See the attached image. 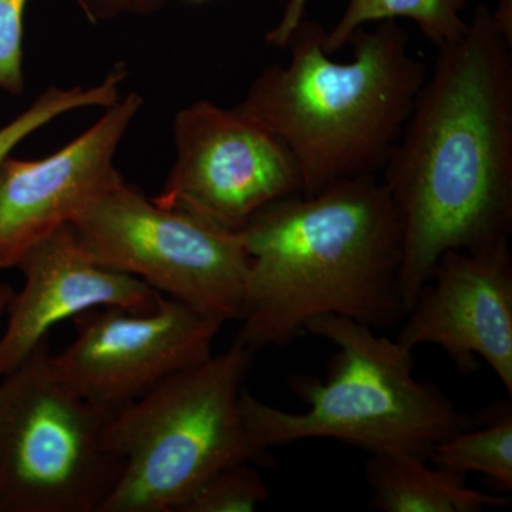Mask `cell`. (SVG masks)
Returning a JSON list of instances; mask_svg holds the SVG:
<instances>
[{
	"mask_svg": "<svg viewBox=\"0 0 512 512\" xmlns=\"http://www.w3.org/2000/svg\"><path fill=\"white\" fill-rule=\"evenodd\" d=\"M380 174L402 224L404 312L444 252L510 242L512 43L484 3L439 47Z\"/></svg>",
	"mask_w": 512,
	"mask_h": 512,
	"instance_id": "cell-1",
	"label": "cell"
},
{
	"mask_svg": "<svg viewBox=\"0 0 512 512\" xmlns=\"http://www.w3.org/2000/svg\"><path fill=\"white\" fill-rule=\"evenodd\" d=\"M241 234L249 269L235 340L252 352L288 345L316 316L372 329L406 316L402 224L379 175L272 202Z\"/></svg>",
	"mask_w": 512,
	"mask_h": 512,
	"instance_id": "cell-2",
	"label": "cell"
},
{
	"mask_svg": "<svg viewBox=\"0 0 512 512\" xmlns=\"http://www.w3.org/2000/svg\"><path fill=\"white\" fill-rule=\"evenodd\" d=\"M325 35L303 19L289 62L266 67L235 107L285 144L305 195L382 173L429 74L396 20L357 29L348 63L330 59Z\"/></svg>",
	"mask_w": 512,
	"mask_h": 512,
	"instance_id": "cell-3",
	"label": "cell"
},
{
	"mask_svg": "<svg viewBox=\"0 0 512 512\" xmlns=\"http://www.w3.org/2000/svg\"><path fill=\"white\" fill-rule=\"evenodd\" d=\"M305 332L338 348L325 379L293 376L289 386L308 409L289 413L241 390L239 409L259 450L308 439H333L370 454L429 460L440 441L476 424L434 384L413 375V352L339 315L316 316Z\"/></svg>",
	"mask_w": 512,
	"mask_h": 512,
	"instance_id": "cell-4",
	"label": "cell"
},
{
	"mask_svg": "<svg viewBox=\"0 0 512 512\" xmlns=\"http://www.w3.org/2000/svg\"><path fill=\"white\" fill-rule=\"evenodd\" d=\"M254 353L235 340L110 417L106 440L123 471L100 512H180L222 468L268 461L239 409Z\"/></svg>",
	"mask_w": 512,
	"mask_h": 512,
	"instance_id": "cell-5",
	"label": "cell"
},
{
	"mask_svg": "<svg viewBox=\"0 0 512 512\" xmlns=\"http://www.w3.org/2000/svg\"><path fill=\"white\" fill-rule=\"evenodd\" d=\"M110 417L57 375L49 338L0 377V512H100L123 471Z\"/></svg>",
	"mask_w": 512,
	"mask_h": 512,
	"instance_id": "cell-6",
	"label": "cell"
},
{
	"mask_svg": "<svg viewBox=\"0 0 512 512\" xmlns=\"http://www.w3.org/2000/svg\"><path fill=\"white\" fill-rule=\"evenodd\" d=\"M94 261L222 322L241 319L249 256L241 231L161 207L116 181L70 222Z\"/></svg>",
	"mask_w": 512,
	"mask_h": 512,
	"instance_id": "cell-7",
	"label": "cell"
},
{
	"mask_svg": "<svg viewBox=\"0 0 512 512\" xmlns=\"http://www.w3.org/2000/svg\"><path fill=\"white\" fill-rule=\"evenodd\" d=\"M173 134V170L151 198L161 207L238 232L272 202L302 194L285 144L237 109L197 101L178 111Z\"/></svg>",
	"mask_w": 512,
	"mask_h": 512,
	"instance_id": "cell-8",
	"label": "cell"
},
{
	"mask_svg": "<svg viewBox=\"0 0 512 512\" xmlns=\"http://www.w3.org/2000/svg\"><path fill=\"white\" fill-rule=\"evenodd\" d=\"M72 320L76 338L52 355L53 367L74 392L110 416L210 359L225 323L167 296L154 311L96 308Z\"/></svg>",
	"mask_w": 512,
	"mask_h": 512,
	"instance_id": "cell-9",
	"label": "cell"
},
{
	"mask_svg": "<svg viewBox=\"0 0 512 512\" xmlns=\"http://www.w3.org/2000/svg\"><path fill=\"white\" fill-rule=\"evenodd\" d=\"M404 318L396 339L404 349L439 346L461 373L476 372L484 360L511 396L510 242L444 252Z\"/></svg>",
	"mask_w": 512,
	"mask_h": 512,
	"instance_id": "cell-10",
	"label": "cell"
},
{
	"mask_svg": "<svg viewBox=\"0 0 512 512\" xmlns=\"http://www.w3.org/2000/svg\"><path fill=\"white\" fill-rule=\"evenodd\" d=\"M143 97L130 93L107 107L82 136L42 160L9 156L0 165V272L16 268L37 242L70 224L101 191L121 180L117 148Z\"/></svg>",
	"mask_w": 512,
	"mask_h": 512,
	"instance_id": "cell-11",
	"label": "cell"
},
{
	"mask_svg": "<svg viewBox=\"0 0 512 512\" xmlns=\"http://www.w3.org/2000/svg\"><path fill=\"white\" fill-rule=\"evenodd\" d=\"M16 268L25 278L13 293L0 336V377L33 352L50 330L96 308L150 312L163 298L136 276L94 261L72 224L57 228L29 249Z\"/></svg>",
	"mask_w": 512,
	"mask_h": 512,
	"instance_id": "cell-12",
	"label": "cell"
},
{
	"mask_svg": "<svg viewBox=\"0 0 512 512\" xmlns=\"http://www.w3.org/2000/svg\"><path fill=\"white\" fill-rule=\"evenodd\" d=\"M365 474L370 508L383 512H480L511 503L510 495L467 487L466 474L406 454H370Z\"/></svg>",
	"mask_w": 512,
	"mask_h": 512,
	"instance_id": "cell-13",
	"label": "cell"
},
{
	"mask_svg": "<svg viewBox=\"0 0 512 512\" xmlns=\"http://www.w3.org/2000/svg\"><path fill=\"white\" fill-rule=\"evenodd\" d=\"M467 8L468 0H349L342 18L323 37V50L329 56L335 55L367 23L399 18L413 20L424 37L439 49L467 32L468 23L461 18Z\"/></svg>",
	"mask_w": 512,
	"mask_h": 512,
	"instance_id": "cell-14",
	"label": "cell"
},
{
	"mask_svg": "<svg viewBox=\"0 0 512 512\" xmlns=\"http://www.w3.org/2000/svg\"><path fill=\"white\" fill-rule=\"evenodd\" d=\"M433 466L487 477L505 495L512 491V410L504 402L491 407L478 426L458 431L431 450Z\"/></svg>",
	"mask_w": 512,
	"mask_h": 512,
	"instance_id": "cell-15",
	"label": "cell"
},
{
	"mask_svg": "<svg viewBox=\"0 0 512 512\" xmlns=\"http://www.w3.org/2000/svg\"><path fill=\"white\" fill-rule=\"evenodd\" d=\"M126 64L117 63L103 82L96 86L83 89L76 86L72 89L49 87L32 104L0 127V165L10 156L13 150L30 134L46 126L64 113L86 107H110L120 97L121 84L127 79Z\"/></svg>",
	"mask_w": 512,
	"mask_h": 512,
	"instance_id": "cell-16",
	"label": "cell"
},
{
	"mask_svg": "<svg viewBox=\"0 0 512 512\" xmlns=\"http://www.w3.org/2000/svg\"><path fill=\"white\" fill-rule=\"evenodd\" d=\"M269 497L264 480L249 463L234 464L208 478L180 512H249Z\"/></svg>",
	"mask_w": 512,
	"mask_h": 512,
	"instance_id": "cell-17",
	"label": "cell"
},
{
	"mask_svg": "<svg viewBox=\"0 0 512 512\" xmlns=\"http://www.w3.org/2000/svg\"><path fill=\"white\" fill-rule=\"evenodd\" d=\"M29 0H0V90L12 96L25 92L23 16Z\"/></svg>",
	"mask_w": 512,
	"mask_h": 512,
	"instance_id": "cell-18",
	"label": "cell"
},
{
	"mask_svg": "<svg viewBox=\"0 0 512 512\" xmlns=\"http://www.w3.org/2000/svg\"><path fill=\"white\" fill-rule=\"evenodd\" d=\"M84 16L92 23L119 18L121 15H151L163 8L165 0H76Z\"/></svg>",
	"mask_w": 512,
	"mask_h": 512,
	"instance_id": "cell-19",
	"label": "cell"
},
{
	"mask_svg": "<svg viewBox=\"0 0 512 512\" xmlns=\"http://www.w3.org/2000/svg\"><path fill=\"white\" fill-rule=\"evenodd\" d=\"M306 5H308V0H288L284 15L278 25L266 35V43L279 47V49H285L293 30L298 28L299 23L305 19Z\"/></svg>",
	"mask_w": 512,
	"mask_h": 512,
	"instance_id": "cell-20",
	"label": "cell"
},
{
	"mask_svg": "<svg viewBox=\"0 0 512 512\" xmlns=\"http://www.w3.org/2000/svg\"><path fill=\"white\" fill-rule=\"evenodd\" d=\"M495 26L505 39L512 43V0H500L497 9L491 10Z\"/></svg>",
	"mask_w": 512,
	"mask_h": 512,
	"instance_id": "cell-21",
	"label": "cell"
},
{
	"mask_svg": "<svg viewBox=\"0 0 512 512\" xmlns=\"http://www.w3.org/2000/svg\"><path fill=\"white\" fill-rule=\"evenodd\" d=\"M13 293L15 291L9 285L0 282V322H2L3 316H6V312H8V306Z\"/></svg>",
	"mask_w": 512,
	"mask_h": 512,
	"instance_id": "cell-22",
	"label": "cell"
},
{
	"mask_svg": "<svg viewBox=\"0 0 512 512\" xmlns=\"http://www.w3.org/2000/svg\"><path fill=\"white\" fill-rule=\"evenodd\" d=\"M191 2H204V0H191Z\"/></svg>",
	"mask_w": 512,
	"mask_h": 512,
	"instance_id": "cell-23",
	"label": "cell"
}]
</instances>
